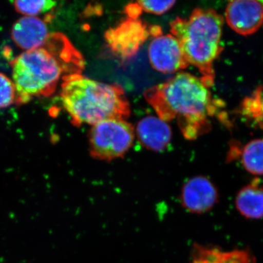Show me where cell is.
I'll return each instance as SVG.
<instances>
[{
  "instance_id": "cell-13",
  "label": "cell",
  "mask_w": 263,
  "mask_h": 263,
  "mask_svg": "<svg viewBox=\"0 0 263 263\" xmlns=\"http://www.w3.org/2000/svg\"><path fill=\"white\" fill-rule=\"evenodd\" d=\"M243 167L255 176L263 175V139L249 141L240 153Z\"/></svg>"
},
{
  "instance_id": "cell-5",
  "label": "cell",
  "mask_w": 263,
  "mask_h": 263,
  "mask_svg": "<svg viewBox=\"0 0 263 263\" xmlns=\"http://www.w3.org/2000/svg\"><path fill=\"white\" fill-rule=\"evenodd\" d=\"M134 127L126 120L108 119L95 124L89 133V153L96 160L122 158L134 141Z\"/></svg>"
},
{
  "instance_id": "cell-7",
  "label": "cell",
  "mask_w": 263,
  "mask_h": 263,
  "mask_svg": "<svg viewBox=\"0 0 263 263\" xmlns=\"http://www.w3.org/2000/svg\"><path fill=\"white\" fill-rule=\"evenodd\" d=\"M179 200L186 212L202 214L215 206L219 200V193L214 183L209 178L196 176L183 183Z\"/></svg>"
},
{
  "instance_id": "cell-9",
  "label": "cell",
  "mask_w": 263,
  "mask_h": 263,
  "mask_svg": "<svg viewBox=\"0 0 263 263\" xmlns=\"http://www.w3.org/2000/svg\"><path fill=\"white\" fill-rule=\"evenodd\" d=\"M226 21L228 26L240 35H252L263 24V2L235 0L227 5Z\"/></svg>"
},
{
  "instance_id": "cell-3",
  "label": "cell",
  "mask_w": 263,
  "mask_h": 263,
  "mask_svg": "<svg viewBox=\"0 0 263 263\" xmlns=\"http://www.w3.org/2000/svg\"><path fill=\"white\" fill-rule=\"evenodd\" d=\"M60 97L75 126H93L108 119L125 120L130 115V105L120 85L104 84L81 74L67 76L62 81Z\"/></svg>"
},
{
  "instance_id": "cell-4",
  "label": "cell",
  "mask_w": 263,
  "mask_h": 263,
  "mask_svg": "<svg viewBox=\"0 0 263 263\" xmlns=\"http://www.w3.org/2000/svg\"><path fill=\"white\" fill-rule=\"evenodd\" d=\"M224 18L212 8H196L187 18H176L171 32L179 41L189 65L195 66L210 89L215 81L214 65L221 54Z\"/></svg>"
},
{
  "instance_id": "cell-2",
  "label": "cell",
  "mask_w": 263,
  "mask_h": 263,
  "mask_svg": "<svg viewBox=\"0 0 263 263\" xmlns=\"http://www.w3.org/2000/svg\"><path fill=\"white\" fill-rule=\"evenodd\" d=\"M144 97L162 120L176 119L183 137L190 141L210 130L211 118L221 106L200 78L188 72H180L149 88Z\"/></svg>"
},
{
  "instance_id": "cell-1",
  "label": "cell",
  "mask_w": 263,
  "mask_h": 263,
  "mask_svg": "<svg viewBox=\"0 0 263 263\" xmlns=\"http://www.w3.org/2000/svg\"><path fill=\"white\" fill-rule=\"evenodd\" d=\"M11 67L16 103L24 104L35 97L50 96L67 76L81 74L84 60L65 34L54 33L42 47L18 55Z\"/></svg>"
},
{
  "instance_id": "cell-16",
  "label": "cell",
  "mask_w": 263,
  "mask_h": 263,
  "mask_svg": "<svg viewBox=\"0 0 263 263\" xmlns=\"http://www.w3.org/2000/svg\"><path fill=\"white\" fill-rule=\"evenodd\" d=\"M16 89L13 81L0 72V108L16 103Z\"/></svg>"
},
{
  "instance_id": "cell-10",
  "label": "cell",
  "mask_w": 263,
  "mask_h": 263,
  "mask_svg": "<svg viewBox=\"0 0 263 263\" xmlns=\"http://www.w3.org/2000/svg\"><path fill=\"white\" fill-rule=\"evenodd\" d=\"M50 34L46 22L39 17H22L12 27V39L24 51L42 47Z\"/></svg>"
},
{
  "instance_id": "cell-14",
  "label": "cell",
  "mask_w": 263,
  "mask_h": 263,
  "mask_svg": "<svg viewBox=\"0 0 263 263\" xmlns=\"http://www.w3.org/2000/svg\"><path fill=\"white\" fill-rule=\"evenodd\" d=\"M240 111L242 116L263 132V86L245 99L240 105Z\"/></svg>"
},
{
  "instance_id": "cell-17",
  "label": "cell",
  "mask_w": 263,
  "mask_h": 263,
  "mask_svg": "<svg viewBox=\"0 0 263 263\" xmlns=\"http://www.w3.org/2000/svg\"><path fill=\"white\" fill-rule=\"evenodd\" d=\"M141 11L152 14H164L176 4L175 1H138L137 2Z\"/></svg>"
},
{
  "instance_id": "cell-12",
  "label": "cell",
  "mask_w": 263,
  "mask_h": 263,
  "mask_svg": "<svg viewBox=\"0 0 263 263\" xmlns=\"http://www.w3.org/2000/svg\"><path fill=\"white\" fill-rule=\"evenodd\" d=\"M235 206L246 218L252 219L263 218V186L257 180L240 190L235 198Z\"/></svg>"
},
{
  "instance_id": "cell-8",
  "label": "cell",
  "mask_w": 263,
  "mask_h": 263,
  "mask_svg": "<svg viewBox=\"0 0 263 263\" xmlns=\"http://www.w3.org/2000/svg\"><path fill=\"white\" fill-rule=\"evenodd\" d=\"M148 54L152 67L163 73H173L190 65L179 41L171 34L154 37L148 46Z\"/></svg>"
},
{
  "instance_id": "cell-15",
  "label": "cell",
  "mask_w": 263,
  "mask_h": 263,
  "mask_svg": "<svg viewBox=\"0 0 263 263\" xmlns=\"http://www.w3.org/2000/svg\"><path fill=\"white\" fill-rule=\"evenodd\" d=\"M15 9L24 16L38 17L55 8L56 3L53 1H15Z\"/></svg>"
},
{
  "instance_id": "cell-6",
  "label": "cell",
  "mask_w": 263,
  "mask_h": 263,
  "mask_svg": "<svg viewBox=\"0 0 263 263\" xmlns=\"http://www.w3.org/2000/svg\"><path fill=\"white\" fill-rule=\"evenodd\" d=\"M152 35V27L138 18H126L106 31L105 41L112 53L122 60H129Z\"/></svg>"
},
{
  "instance_id": "cell-11",
  "label": "cell",
  "mask_w": 263,
  "mask_h": 263,
  "mask_svg": "<svg viewBox=\"0 0 263 263\" xmlns=\"http://www.w3.org/2000/svg\"><path fill=\"white\" fill-rule=\"evenodd\" d=\"M136 133L142 146L156 152L165 149L172 138V131L167 123L154 116L142 119L137 125Z\"/></svg>"
}]
</instances>
